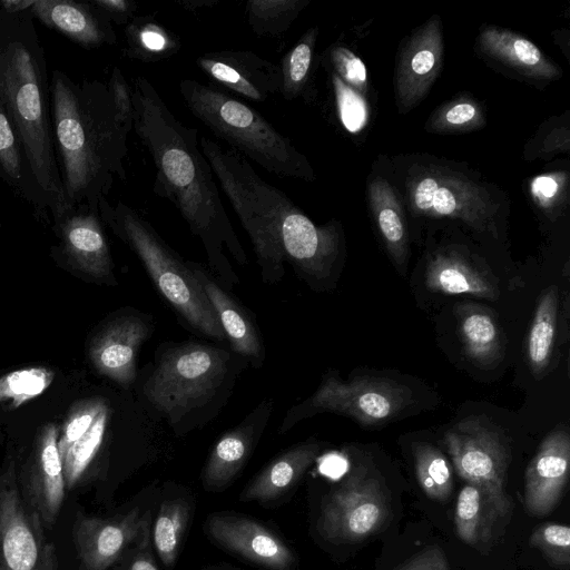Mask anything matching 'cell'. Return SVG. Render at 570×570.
I'll use <instances>...</instances> for the list:
<instances>
[{
  "label": "cell",
  "instance_id": "f35d334b",
  "mask_svg": "<svg viewBox=\"0 0 570 570\" xmlns=\"http://www.w3.org/2000/svg\"><path fill=\"white\" fill-rule=\"evenodd\" d=\"M50 380V375L42 368L12 372L0 379V400L10 397L14 404H20L42 393Z\"/></svg>",
  "mask_w": 570,
  "mask_h": 570
},
{
  "label": "cell",
  "instance_id": "7bdbcfd3",
  "mask_svg": "<svg viewBox=\"0 0 570 570\" xmlns=\"http://www.w3.org/2000/svg\"><path fill=\"white\" fill-rule=\"evenodd\" d=\"M335 73L351 88L364 90L367 72L362 60L344 47H335L331 52Z\"/></svg>",
  "mask_w": 570,
  "mask_h": 570
},
{
  "label": "cell",
  "instance_id": "d4e9b609",
  "mask_svg": "<svg viewBox=\"0 0 570 570\" xmlns=\"http://www.w3.org/2000/svg\"><path fill=\"white\" fill-rule=\"evenodd\" d=\"M0 178L29 204L37 218L49 220V213L33 183L16 128L0 97Z\"/></svg>",
  "mask_w": 570,
  "mask_h": 570
},
{
  "label": "cell",
  "instance_id": "d6986e66",
  "mask_svg": "<svg viewBox=\"0 0 570 570\" xmlns=\"http://www.w3.org/2000/svg\"><path fill=\"white\" fill-rule=\"evenodd\" d=\"M569 463V433L556 430L543 440L525 471L523 500L531 514L542 517L553 510L567 484Z\"/></svg>",
  "mask_w": 570,
  "mask_h": 570
},
{
  "label": "cell",
  "instance_id": "e0dca14e",
  "mask_svg": "<svg viewBox=\"0 0 570 570\" xmlns=\"http://www.w3.org/2000/svg\"><path fill=\"white\" fill-rule=\"evenodd\" d=\"M443 58L441 21L432 17L409 39L400 55L396 75V101L400 112L415 107L436 79Z\"/></svg>",
  "mask_w": 570,
  "mask_h": 570
},
{
  "label": "cell",
  "instance_id": "60d3db41",
  "mask_svg": "<svg viewBox=\"0 0 570 570\" xmlns=\"http://www.w3.org/2000/svg\"><path fill=\"white\" fill-rule=\"evenodd\" d=\"M482 115L471 100H458L440 110L433 119V127L439 130L453 131L472 129L480 126Z\"/></svg>",
  "mask_w": 570,
  "mask_h": 570
},
{
  "label": "cell",
  "instance_id": "ba28073f",
  "mask_svg": "<svg viewBox=\"0 0 570 570\" xmlns=\"http://www.w3.org/2000/svg\"><path fill=\"white\" fill-rule=\"evenodd\" d=\"M410 400L411 391L391 380L365 376L343 381L327 373L311 396L287 410L278 433L285 434L302 420L322 412L346 415L364 425L383 424Z\"/></svg>",
  "mask_w": 570,
  "mask_h": 570
},
{
  "label": "cell",
  "instance_id": "4316f807",
  "mask_svg": "<svg viewBox=\"0 0 570 570\" xmlns=\"http://www.w3.org/2000/svg\"><path fill=\"white\" fill-rule=\"evenodd\" d=\"M458 328L463 351L474 363L489 366L504 354V336L494 314L485 306L460 304Z\"/></svg>",
  "mask_w": 570,
  "mask_h": 570
},
{
  "label": "cell",
  "instance_id": "5b68a950",
  "mask_svg": "<svg viewBox=\"0 0 570 570\" xmlns=\"http://www.w3.org/2000/svg\"><path fill=\"white\" fill-rule=\"evenodd\" d=\"M247 361L204 342H164L142 368L138 399L173 432L202 429L227 404Z\"/></svg>",
  "mask_w": 570,
  "mask_h": 570
},
{
  "label": "cell",
  "instance_id": "ffe728a7",
  "mask_svg": "<svg viewBox=\"0 0 570 570\" xmlns=\"http://www.w3.org/2000/svg\"><path fill=\"white\" fill-rule=\"evenodd\" d=\"M194 273L215 311L230 350L259 370L266 352L255 317L222 287L204 266L193 262Z\"/></svg>",
  "mask_w": 570,
  "mask_h": 570
},
{
  "label": "cell",
  "instance_id": "7a4b0ae2",
  "mask_svg": "<svg viewBox=\"0 0 570 570\" xmlns=\"http://www.w3.org/2000/svg\"><path fill=\"white\" fill-rule=\"evenodd\" d=\"M199 145L250 239L262 281L281 282L288 264L311 288L326 286L342 252L338 224H315L232 148L205 136Z\"/></svg>",
  "mask_w": 570,
  "mask_h": 570
},
{
  "label": "cell",
  "instance_id": "f1b7e54d",
  "mask_svg": "<svg viewBox=\"0 0 570 570\" xmlns=\"http://www.w3.org/2000/svg\"><path fill=\"white\" fill-rule=\"evenodd\" d=\"M370 207L385 247L401 269L409 253V237L401 204L392 186L376 177L368 187Z\"/></svg>",
  "mask_w": 570,
  "mask_h": 570
},
{
  "label": "cell",
  "instance_id": "7402d4cb",
  "mask_svg": "<svg viewBox=\"0 0 570 570\" xmlns=\"http://www.w3.org/2000/svg\"><path fill=\"white\" fill-rule=\"evenodd\" d=\"M53 223L69 255L98 276L110 274L111 259L99 212L87 205L68 207Z\"/></svg>",
  "mask_w": 570,
  "mask_h": 570
},
{
  "label": "cell",
  "instance_id": "c3c4849f",
  "mask_svg": "<svg viewBox=\"0 0 570 570\" xmlns=\"http://www.w3.org/2000/svg\"><path fill=\"white\" fill-rule=\"evenodd\" d=\"M36 0H0V16L14 17L31 12Z\"/></svg>",
  "mask_w": 570,
  "mask_h": 570
},
{
  "label": "cell",
  "instance_id": "3957f363",
  "mask_svg": "<svg viewBox=\"0 0 570 570\" xmlns=\"http://www.w3.org/2000/svg\"><path fill=\"white\" fill-rule=\"evenodd\" d=\"M55 153L67 207L98 213L116 178L125 179L128 132L119 122L107 83L75 81L55 70L49 82Z\"/></svg>",
  "mask_w": 570,
  "mask_h": 570
},
{
  "label": "cell",
  "instance_id": "bcb514c9",
  "mask_svg": "<svg viewBox=\"0 0 570 570\" xmlns=\"http://www.w3.org/2000/svg\"><path fill=\"white\" fill-rule=\"evenodd\" d=\"M397 570H450L443 551L432 546L415 554Z\"/></svg>",
  "mask_w": 570,
  "mask_h": 570
},
{
  "label": "cell",
  "instance_id": "f6af8a7d",
  "mask_svg": "<svg viewBox=\"0 0 570 570\" xmlns=\"http://www.w3.org/2000/svg\"><path fill=\"white\" fill-rule=\"evenodd\" d=\"M114 24H128L137 11V3L130 0H90Z\"/></svg>",
  "mask_w": 570,
  "mask_h": 570
},
{
  "label": "cell",
  "instance_id": "44dd1931",
  "mask_svg": "<svg viewBox=\"0 0 570 570\" xmlns=\"http://www.w3.org/2000/svg\"><path fill=\"white\" fill-rule=\"evenodd\" d=\"M31 13L43 26L85 49L117 42L112 23L90 0H36Z\"/></svg>",
  "mask_w": 570,
  "mask_h": 570
},
{
  "label": "cell",
  "instance_id": "5bb4252c",
  "mask_svg": "<svg viewBox=\"0 0 570 570\" xmlns=\"http://www.w3.org/2000/svg\"><path fill=\"white\" fill-rule=\"evenodd\" d=\"M134 509L122 515L101 519L78 517L75 541L86 570H107L131 543L150 530V517Z\"/></svg>",
  "mask_w": 570,
  "mask_h": 570
},
{
  "label": "cell",
  "instance_id": "d590c367",
  "mask_svg": "<svg viewBox=\"0 0 570 570\" xmlns=\"http://www.w3.org/2000/svg\"><path fill=\"white\" fill-rule=\"evenodd\" d=\"M308 4V0H250L245 6L246 20L259 37L283 36Z\"/></svg>",
  "mask_w": 570,
  "mask_h": 570
},
{
  "label": "cell",
  "instance_id": "277c9868",
  "mask_svg": "<svg viewBox=\"0 0 570 570\" xmlns=\"http://www.w3.org/2000/svg\"><path fill=\"white\" fill-rule=\"evenodd\" d=\"M31 12L0 16V97L52 218L67 210L52 138L47 61Z\"/></svg>",
  "mask_w": 570,
  "mask_h": 570
},
{
  "label": "cell",
  "instance_id": "cb8c5ba5",
  "mask_svg": "<svg viewBox=\"0 0 570 570\" xmlns=\"http://www.w3.org/2000/svg\"><path fill=\"white\" fill-rule=\"evenodd\" d=\"M425 286L436 293L468 294L495 301L500 291L491 273L456 252L435 254L425 271Z\"/></svg>",
  "mask_w": 570,
  "mask_h": 570
},
{
  "label": "cell",
  "instance_id": "b9f144b4",
  "mask_svg": "<svg viewBox=\"0 0 570 570\" xmlns=\"http://www.w3.org/2000/svg\"><path fill=\"white\" fill-rule=\"evenodd\" d=\"M107 88L119 122L128 132H130L134 124L131 87L118 67L112 69L107 82Z\"/></svg>",
  "mask_w": 570,
  "mask_h": 570
},
{
  "label": "cell",
  "instance_id": "52a82bcc",
  "mask_svg": "<svg viewBox=\"0 0 570 570\" xmlns=\"http://www.w3.org/2000/svg\"><path fill=\"white\" fill-rule=\"evenodd\" d=\"M179 92L188 110L246 159L281 177L314 180L306 156L253 107L195 79L181 80Z\"/></svg>",
  "mask_w": 570,
  "mask_h": 570
},
{
  "label": "cell",
  "instance_id": "8fae6325",
  "mask_svg": "<svg viewBox=\"0 0 570 570\" xmlns=\"http://www.w3.org/2000/svg\"><path fill=\"white\" fill-rule=\"evenodd\" d=\"M28 512L11 474L0 480V570H58L55 546Z\"/></svg>",
  "mask_w": 570,
  "mask_h": 570
},
{
  "label": "cell",
  "instance_id": "8d00e7d4",
  "mask_svg": "<svg viewBox=\"0 0 570 570\" xmlns=\"http://www.w3.org/2000/svg\"><path fill=\"white\" fill-rule=\"evenodd\" d=\"M413 454L416 479L426 497L448 500L453 488V471L443 453L431 444L415 443Z\"/></svg>",
  "mask_w": 570,
  "mask_h": 570
},
{
  "label": "cell",
  "instance_id": "7c38bea8",
  "mask_svg": "<svg viewBox=\"0 0 570 570\" xmlns=\"http://www.w3.org/2000/svg\"><path fill=\"white\" fill-rule=\"evenodd\" d=\"M411 199L417 214L459 218L478 232L498 237L494 204L483 188L465 177L426 174L414 183Z\"/></svg>",
  "mask_w": 570,
  "mask_h": 570
},
{
  "label": "cell",
  "instance_id": "4fadbf2b",
  "mask_svg": "<svg viewBox=\"0 0 570 570\" xmlns=\"http://www.w3.org/2000/svg\"><path fill=\"white\" fill-rule=\"evenodd\" d=\"M219 547L267 570H295L296 558L286 542L265 524L246 515L217 512L205 522Z\"/></svg>",
  "mask_w": 570,
  "mask_h": 570
},
{
  "label": "cell",
  "instance_id": "e575fe53",
  "mask_svg": "<svg viewBox=\"0 0 570 570\" xmlns=\"http://www.w3.org/2000/svg\"><path fill=\"white\" fill-rule=\"evenodd\" d=\"M127 57L158 61L173 56L180 47L178 39L157 20L134 17L125 29Z\"/></svg>",
  "mask_w": 570,
  "mask_h": 570
},
{
  "label": "cell",
  "instance_id": "f907efd6",
  "mask_svg": "<svg viewBox=\"0 0 570 570\" xmlns=\"http://www.w3.org/2000/svg\"><path fill=\"white\" fill-rule=\"evenodd\" d=\"M180 7L185 8L186 10H198L202 8H209L215 4H217L216 0H183L177 2Z\"/></svg>",
  "mask_w": 570,
  "mask_h": 570
},
{
  "label": "cell",
  "instance_id": "d6a6232c",
  "mask_svg": "<svg viewBox=\"0 0 570 570\" xmlns=\"http://www.w3.org/2000/svg\"><path fill=\"white\" fill-rule=\"evenodd\" d=\"M318 30L305 31L298 41L284 55L279 67L278 92L286 100L307 99L311 73L315 61Z\"/></svg>",
  "mask_w": 570,
  "mask_h": 570
},
{
  "label": "cell",
  "instance_id": "f546056e",
  "mask_svg": "<svg viewBox=\"0 0 570 570\" xmlns=\"http://www.w3.org/2000/svg\"><path fill=\"white\" fill-rule=\"evenodd\" d=\"M119 412L114 409V404L107 399L90 428L61 456L65 485L68 490L75 487L100 453L105 442L109 439L114 419Z\"/></svg>",
  "mask_w": 570,
  "mask_h": 570
},
{
  "label": "cell",
  "instance_id": "83f0119b",
  "mask_svg": "<svg viewBox=\"0 0 570 570\" xmlns=\"http://www.w3.org/2000/svg\"><path fill=\"white\" fill-rule=\"evenodd\" d=\"M62 462L55 426L46 430L41 442L39 474L30 488V504L42 524L51 525L65 498Z\"/></svg>",
  "mask_w": 570,
  "mask_h": 570
},
{
  "label": "cell",
  "instance_id": "836d02e7",
  "mask_svg": "<svg viewBox=\"0 0 570 570\" xmlns=\"http://www.w3.org/2000/svg\"><path fill=\"white\" fill-rule=\"evenodd\" d=\"M558 289L552 285L541 295L527 337V358L533 373L543 372L553 352Z\"/></svg>",
  "mask_w": 570,
  "mask_h": 570
},
{
  "label": "cell",
  "instance_id": "484cf974",
  "mask_svg": "<svg viewBox=\"0 0 570 570\" xmlns=\"http://www.w3.org/2000/svg\"><path fill=\"white\" fill-rule=\"evenodd\" d=\"M479 45L483 52L519 72L539 79H552L558 68L527 38L510 30L489 26L481 30Z\"/></svg>",
  "mask_w": 570,
  "mask_h": 570
},
{
  "label": "cell",
  "instance_id": "ab89813d",
  "mask_svg": "<svg viewBox=\"0 0 570 570\" xmlns=\"http://www.w3.org/2000/svg\"><path fill=\"white\" fill-rule=\"evenodd\" d=\"M332 78L340 119L350 132H357L364 128L367 121L366 104L362 96L335 72Z\"/></svg>",
  "mask_w": 570,
  "mask_h": 570
},
{
  "label": "cell",
  "instance_id": "ee69618b",
  "mask_svg": "<svg viewBox=\"0 0 570 570\" xmlns=\"http://www.w3.org/2000/svg\"><path fill=\"white\" fill-rule=\"evenodd\" d=\"M106 400V397H98L90 401L70 420L65 429L62 438L58 442L60 458L66 453L68 448L80 439L90 428Z\"/></svg>",
  "mask_w": 570,
  "mask_h": 570
},
{
  "label": "cell",
  "instance_id": "8992f818",
  "mask_svg": "<svg viewBox=\"0 0 570 570\" xmlns=\"http://www.w3.org/2000/svg\"><path fill=\"white\" fill-rule=\"evenodd\" d=\"M99 216L139 258L155 287L185 326L225 343L217 315L197 279L193 262L183 258L148 219L129 205L101 198Z\"/></svg>",
  "mask_w": 570,
  "mask_h": 570
},
{
  "label": "cell",
  "instance_id": "30bf717a",
  "mask_svg": "<svg viewBox=\"0 0 570 570\" xmlns=\"http://www.w3.org/2000/svg\"><path fill=\"white\" fill-rule=\"evenodd\" d=\"M387 515L381 483L355 470L324 498L317 528L328 540L355 542L379 531Z\"/></svg>",
  "mask_w": 570,
  "mask_h": 570
},
{
  "label": "cell",
  "instance_id": "9a60e30c",
  "mask_svg": "<svg viewBox=\"0 0 570 570\" xmlns=\"http://www.w3.org/2000/svg\"><path fill=\"white\" fill-rule=\"evenodd\" d=\"M196 66L216 85L246 99L263 102L279 89L278 65L247 50L210 51Z\"/></svg>",
  "mask_w": 570,
  "mask_h": 570
},
{
  "label": "cell",
  "instance_id": "74e56055",
  "mask_svg": "<svg viewBox=\"0 0 570 570\" xmlns=\"http://www.w3.org/2000/svg\"><path fill=\"white\" fill-rule=\"evenodd\" d=\"M530 546L538 548L554 564L568 567L570 562V529L567 524L547 522L530 537Z\"/></svg>",
  "mask_w": 570,
  "mask_h": 570
},
{
  "label": "cell",
  "instance_id": "6da1fadb",
  "mask_svg": "<svg viewBox=\"0 0 570 570\" xmlns=\"http://www.w3.org/2000/svg\"><path fill=\"white\" fill-rule=\"evenodd\" d=\"M132 129L155 166L154 190L169 200L203 244L209 272L227 291L239 283L227 254L248 263L218 191L214 171L203 154L196 128L181 122L144 76L132 81Z\"/></svg>",
  "mask_w": 570,
  "mask_h": 570
},
{
  "label": "cell",
  "instance_id": "681fc988",
  "mask_svg": "<svg viewBox=\"0 0 570 570\" xmlns=\"http://www.w3.org/2000/svg\"><path fill=\"white\" fill-rule=\"evenodd\" d=\"M534 186L533 191L542 200L551 199L558 190V184L551 177H539Z\"/></svg>",
  "mask_w": 570,
  "mask_h": 570
},
{
  "label": "cell",
  "instance_id": "ac0fdd59",
  "mask_svg": "<svg viewBox=\"0 0 570 570\" xmlns=\"http://www.w3.org/2000/svg\"><path fill=\"white\" fill-rule=\"evenodd\" d=\"M154 330V317L144 312L131 309L117 317L95 345L97 367L124 389H129L138 380L139 350Z\"/></svg>",
  "mask_w": 570,
  "mask_h": 570
},
{
  "label": "cell",
  "instance_id": "9c48e42d",
  "mask_svg": "<svg viewBox=\"0 0 570 570\" xmlns=\"http://www.w3.org/2000/svg\"><path fill=\"white\" fill-rule=\"evenodd\" d=\"M444 444L459 475L483 491L501 519L509 517L511 500L504 480L510 449L505 438L481 417L470 416L448 430Z\"/></svg>",
  "mask_w": 570,
  "mask_h": 570
},
{
  "label": "cell",
  "instance_id": "2e32d148",
  "mask_svg": "<svg viewBox=\"0 0 570 570\" xmlns=\"http://www.w3.org/2000/svg\"><path fill=\"white\" fill-rule=\"evenodd\" d=\"M274 400H263L215 443L202 473L206 491H223L244 469L273 415Z\"/></svg>",
  "mask_w": 570,
  "mask_h": 570
},
{
  "label": "cell",
  "instance_id": "7dc6e473",
  "mask_svg": "<svg viewBox=\"0 0 570 570\" xmlns=\"http://www.w3.org/2000/svg\"><path fill=\"white\" fill-rule=\"evenodd\" d=\"M127 570H159L150 549V530L137 543V552L131 558Z\"/></svg>",
  "mask_w": 570,
  "mask_h": 570
},
{
  "label": "cell",
  "instance_id": "4dcf8cb0",
  "mask_svg": "<svg viewBox=\"0 0 570 570\" xmlns=\"http://www.w3.org/2000/svg\"><path fill=\"white\" fill-rule=\"evenodd\" d=\"M190 510L187 500L173 498L164 500L157 511L150 538L159 560L167 569H171L178 558Z\"/></svg>",
  "mask_w": 570,
  "mask_h": 570
},
{
  "label": "cell",
  "instance_id": "1f68e13d",
  "mask_svg": "<svg viewBox=\"0 0 570 570\" xmlns=\"http://www.w3.org/2000/svg\"><path fill=\"white\" fill-rule=\"evenodd\" d=\"M501 519L483 491L466 483L459 492L454 523L459 538L469 546L487 541L491 535L492 525Z\"/></svg>",
  "mask_w": 570,
  "mask_h": 570
},
{
  "label": "cell",
  "instance_id": "603a6c76",
  "mask_svg": "<svg viewBox=\"0 0 570 570\" xmlns=\"http://www.w3.org/2000/svg\"><path fill=\"white\" fill-rule=\"evenodd\" d=\"M321 446L316 441L295 444L274 458L243 489V502L267 503L293 489L315 462Z\"/></svg>",
  "mask_w": 570,
  "mask_h": 570
}]
</instances>
